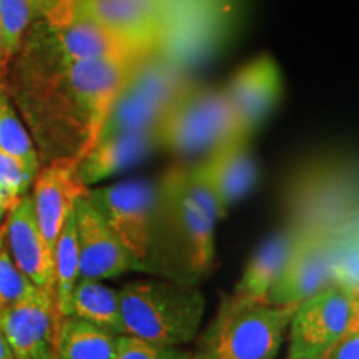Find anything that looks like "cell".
<instances>
[{
    "label": "cell",
    "instance_id": "6da1fadb",
    "mask_svg": "<svg viewBox=\"0 0 359 359\" xmlns=\"http://www.w3.org/2000/svg\"><path fill=\"white\" fill-rule=\"evenodd\" d=\"M142 57L60 64L25 48L17 50L6 87L35 143L40 165L77 163L87 154Z\"/></svg>",
    "mask_w": 359,
    "mask_h": 359
},
{
    "label": "cell",
    "instance_id": "7a4b0ae2",
    "mask_svg": "<svg viewBox=\"0 0 359 359\" xmlns=\"http://www.w3.org/2000/svg\"><path fill=\"white\" fill-rule=\"evenodd\" d=\"M217 223L188 195L183 165L172 167L156 182L154 219L142 271L195 285L215 266Z\"/></svg>",
    "mask_w": 359,
    "mask_h": 359
},
{
    "label": "cell",
    "instance_id": "3957f363",
    "mask_svg": "<svg viewBox=\"0 0 359 359\" xmlns=\"http://www.w3.org/2000/svg\"><path fill=\"white\" fill-rule=\"evenodd\" d=\"M358 168L353 160L325 156L304 161L283 187L286 224L326 236L359 224Z\"/></svg>",
    "mask_w": 359,
    "mask_h": 359
},
{
    "label": "cell",
    "instance_id": "277c9868",
    "mask_svg": "<svg viewBox=\"0 0 359 359\" xmlns=\"http://www.w3.org/2000/svg\"><path fill=\"white\" fill-rule=\"evenodd\" d=\"M125 334L161 346L195 339L205 314V298L195 285L172 280L133 281L118 290Z\"/></svg>",
    "mask_w": 359,
    "mask_h": 359
},
{
    "label": "cell",
    "instance_id": "5b68a950",
    "mask_svg": "<svg viewBox=\"0 0 359 359\" xmlns=\"http://www.w3.org/2000/svg\"><path fill=\"white\" fill-rule=\"evenodd\" d=\"M298 304L264 299L238 302L224 296L217 316L201 334L193 359H275Z\"/></svg>",
    "mask_w": 359,
    "mask_h": 359
},
{
    "label": "cell",
    "instance_id": "8992f818",
    "mask_svg": "<svg viewBox=\"0 0 359 359\" xmlns=\"http://www.w3.org/2000/svg\"><path fill=\"white\" fill-rule=\"evenodd\" d=\"M154 132L156 148L180 158L205 156L224 142L245 138L223 87L195 83L170 103Z\"/></svg>",
    "mask_w": 359,
    "mask_h": 359
},
{
    "label": "cell",
    "instance_id": "52a82bcc",
    "mask_svg": "<svg viewBox=\"0 0 359 359\" xmlns=\"http://www.w3.org/2000/svg\"><path fill=\"white\" fill-rule=\"evenodd\" d=\"M190 85L182 65L161 55L158 50L147 53L130 72L98 137L155 130L170 103Z\"/></svg>",
    "mask_w": 359,
    "mask_h": 359
},
{
    "label": "cell",
    "instance_id": "ba28073f",
    "mask_svg": "<svg viewBox=\"0 0 359 359\" xmlns=\"http://www.w3.org/2000/svg\"><path fill=\"white\" fill-rule=\"evenodd\" d=\"M359 321V296L327 285L298 303L288 326V356L325 359Z\"/></svg>",
    "mask_w": 359,
    "mask_h": 359
},
{
    "label": "cell",
    "instance_id": "9c48e42d",
    "mask_svg": "<svg viewBox=\"0 0 359 359\" xmlns=\"http://www.w3.org/2000/svg\"><path fill=\"white\" fill-rule=\"evenodd\" d=\"M85 195L132 255L137 271H142L154 219L156 183L128 180L88 188Z\"/></svg>",
    "mask_w": 359,
    "mask_h": 359
},
{
    "label": "cell",
    "instance_id": "30bf717a",
    "mask_svg": "<svg viewBox=\"0 0 359 359\" xmlns=\"http://www.w3.org/2000/svg\"><path fill=\"white\" fill-rule=\"evenodd\" d=\"M327 285H331L327 236L309 228H296L288 258L264 302L278 306L298 304Z\"/></svg>",
    "mask_w": 359,
    "mask_h": 359
},
{
    "label": "cell",
    "instance_id": "8fae6325",
    "mask_svg": "<svg viewBox=\"0 0 359 359\" xmlns=\"http://www.w3.org/2000/svg\"><path fill=\"white\" fill-rule=\"evenodd\" d=\"M223 92L235 111L241 133L250 140L281 100L280 67L271 55L262 53L238 69Z\"/></svg>",
    "mask_w": 359,
    "mask_h": 359
},
{
    "label": "cell",
    "instance_id": "7c38bea8",
    "mask_svg": "<svg viewBox=\"0 0 359 359\" xmlns=\"http://www.w3.org/2000/svg\"><path fill=\"white\" fill-rule=\"evenodd\" d=\"M80 280H110L137 269L132 255L107 224L87 195L74 206Z\"/></svg>",
    "mask_w": 359,
    "mask_h": 359
},
{
    "label": "cell",
    "instance_id": "4fadbf2b",
    "mask_svg": "<svg viewBox=\"0 0 359 359\" xmlns=\"http://www.w3.org/2000/svg\"><path fill=\"white\" fill-rule=\"evenodd\" d=\"M55 325L53 298L42 288L0 309V331L15 359H50Z\"/></svg>",
    "mask_w": 359,
    "mask_h": 359
},
{
    "label": "cell",
    "instance_id": "5bb4252c",
    "mask_svg": "<svg viewBox=\"0 0 359 359\" xmlns=\"http://www.w3.org/2000/svg\"><path fill=\"white\" fill-rule=\"evenodd\" d=\"M85 15L140 52L160 50L163 19L160 0H77Z\"/></svg>",
    "mask_w": 359,
    "mask_h": 359
},
{
    "label": "cell",
    "instance_id": "9a60e30c",
    "mask_svg": "<svg viewBox=\"0 0 359 359\" xmlns=\"http://www.w3.org/2000/svg\"><path fill=\"white\" fill-rule=\"evenodd\" d=\"M13 263L35 286L53 298V257L40 231L32 196H20L8 210L2 226Z\"/></svg>",
    "mask_w": 359,
    "mask_h": 359
},
{
    "label": "cell",
    "instance_id": "2e32d148",
    "mask_svg": "<svg viewBox=\"0 0 359 359\" xmlns=\"http://www.w3.org/2000/svg\"><path fill=\"white\" fill-rule=\"evenodd\" d=\"M32 201L37 222L45 243L52 257L55 251L57 238L60 235L67 217L74 210L79 196L87 193L75 175V161H53L47 163L34 178Z\"/></svg>",
    "mask_w": 359,
    "mask_h": 359
},
{
    "label": "cell",
    "instance_id": "e0dca14e",
    "mask_svg": "<svg viewBox=\"0 0 359 359\" xmlns=\"http://www.w3.org/2000/svg\"><path fill=\"white\" fill-rule=\"evenodd\" d=\"M196 167L212 185L224 213L253 190L259 177L257 158L250 140L245 138H235L213 148Z\"/></svg>",
    "mask_w": 359,
    "mask_h": 359
},
{
    "label": "cell",
    "instance_id": "ac0fdd59",
    "mask_svg": "<svg viewBox=\"0 0 359 359\" xmlns=\"http://www.w3.org/2000/svg\"><path fill=\"white\" fill-rule=\"evenodd\" d=\"M156 150L154 130L98 137L90 150L75 163V175L85 188L133 167Z\"/></svg>",
    "mask_w": 359,
    "mask_h": 359
},
{
    "label": "cell",
    "instance_id": "d6986e66",
    "mask_svg": "<svg viewBox=\"0 0 359 359\" xmlns=\"http://www.w3.org/2000/svg\"><path fill=\"white\" fill-rule=\"evenodd\" d=\"M296 236V228L286 224L280 231L268 238L246 263L240 280L230 296L238 302L264 299L271 285L280 275L283 264L288 258Z\"/></svg>",
    "mask_w": 359,
    "mask_h": 359
},
{
    "label": "cell",
    "instance_id": "ffe728a7",
    "mask_svg": "<svg viewBox=\"0 0 359 359\" xmlns=\"http://www.w3.org/2000/svg\"><path fill=\"white\" fill-rule=\"evenodd\" d=\"M116 336L82 318L69 314L53 331V354L60 359H111Z\"/></svg>",
    "mask_w": 359,
    "mask_h": 359
},
{
    "label": "cell",
    "instance_id": "44dd1931",
    "mask_svg": "<svg viewBox=\"0 0 359 359\" xmlns=\"http://www.w3.org/2000/svg\"><path fill=\"white\" fill-rule=\"evenodd\" d=\"M70 314L115 336L125 334L118 290L98 280H80L72 293Z\"/></svg>",
    "mask_w": 359,
    "mask_h": 359
},
{
    "label": "cell",
    "instance_id": "7402d4cb",
    "mask_svg": "<svg viewBox=\"0 0 359 359\" xmlns=\"http://www.w3.org/2000/svg\"><path fill=\"white\" fill-rule=\"evenodd\" d=\"M80 281L77 231H75L74 210L67 217L60 235L57 238L53 251V306L57 323L60 318L69 316L72 293Z\"/></svg>",
    "mask_w": 359,
    "mask_h": 359
},
{
    "label": "cell",
    "instance_id": "603a6c76",
    "mask_svg": "<svg viewBox=\"0 0 359 359\" xmlns=\"http://www.w3.org/2000/svg\"><path fill=\"white\" fill-rule=\"evenodd\" d=\"M0 151L15 156L35 175L42 167L32 137L8 95L6 80H0Z\"/></svg>",
    "mask_w": 359,
    "mask_h": 359
},
{
    "label": "cell",
    "instance_id": "cb8c5ba5",
    "mask_svg": "<svg viewBox=\"0 0 359 359\" xmlns=\"http://www.w3.org/2000/svg\"><path fill=\"white\" fill-rule=\"evenodd\" d=\"M331 285L359 296V224L327 236Z\"/></svg>",
    "mask_w": 359,
    "mask_h": 359
},
{
    "label": "cell",
    "instance_id": "d4e9b609",
    "mask_svg": "<svg viewBox=\"0 0 359 359\" xmlns=\"http://www.w3.org/2000/svg\"><path fill=\"white\" fill-rule=\"evenodd\" d=\"M48 0H0V25L6 45L13 57L29 27L39 19Z\"/></svg>",
    "mask_w": 359,
    "mask_h": 359
},
{
    "label": "cell",
    "instance_id": "484cf974",
    "mask_svg": "<svg viewBox=\"0 0 359 359\" xmlns=\"http://www.w3.org/2000/svg\"><path fill=\"white\" fill-rule=\"evenodd\" d=\"M37 288L13 263L0 226V309L27 298Z\"/></svg>",
    "mask_w": 359,
    "mask_h": 359
},
{
    "label": "cell",
    "instance_id": "4316f807",
    "mask_svg": "<svg viewBox=\"0 0 359 359\" xmlns=\"http://www.w3.org/2000/svg\"><path fill=\"white\" fill-rule=\"evenodd\" d=\"M111 359H191V351L178 346H161L137 336H116L115 354Z\"/></svg>",
    "mask_w": 359,
    "mask_h": 359
},
{
    "label": "cell",
    "instance_id": "83f0119b",
    "mask_svg": "<svg viewBox=\"0 0 359 359\" xmlns=\"http://www.w3.org/2000/svg\"><path fill=\"white\" fill-rule=\"evenodd\" d=\"M35 173L15 156L0 151V193L15 203L32 187Z\"/></svg>",
    "mask_w": 359,
    "mask_h": 359
},
{
    "label": "cell",
    "instance_id": "f1b7e54d",
    "mask_svg": "<svg viewBox=\"0 0 359 359\" xmlns=\"http://www.w3.org/2000/svg\"><path fill=\"white\" fill-rule=\"evenodd\" d=\"M327 359H359V321L354 323L348 333L336 343Z\"/></svg>",
    "mask_w": 359,
    "mask_h": 359
},
{
    "label": "cell",
    "instance_id": "f546056e",
    "mask_svg": "<svg viewBox=\"0 0 359 359\" xmlns=\"http://www.w3.org/2000/svg\"><path fill=\"white\" fill-rule=\"evenodd\" d=\"M11 62H12V55L6 45V39H4V32H2V25H0V80L7 79V70H8V65H11Z\"/></svg>",
    "mask_w": 359,
    "mask_h": 359
},
{
    "label": "cell",
    "instance_id": "4dcf8cb0",
    "mask_svg": "<svg viewBox=\"0 0 359 359\" xmlns=\"http://www.w3.org/2000/svg\"><path fill=\"white\" fill-rule=\"evenodd\" d=\"M0 359H15L11 346H8L6 336L2 334V331H0Z\"/></svg>",
    "mask_w": 359,
    "mask_h": 359
},
{
    "label": "cell",
    "instance_id": "1f68e13d",
    "mask_svg": "<svg viewBox=\"0 0 359 359\" xmlns=\"http://www.w3.org/2000/svg\"><path fill=\"white\" fill-rule=\"evenodd\" d=\"M13 203L11 200H7L6 196L2 195V193H0V226H2V223H4V219H6V217H7V213H8V210H11V206H12Z\"/></svg>",
    "mask_w": 359,
    "mask_h": 359
},
{
    "label": "cell",
    "instance_id": "d6a6232c",
    "mask_svg": "<svg viewBox=\"0 0 359 359\" xmlns=\"http://www.w3.org/2000/svg\"><path fill=\"white\" fill-rule=\"evenodd\" d=\"M286 359H304V358H291V356H288ZM325 359H327V358H325Z\"/></svg>",
    "mask_w": 359,
    "mask_h": 359
},
{
    "label": "cell",
    "instance_id": "836d02e7",
    "mask_svg": "<svg viewBox=\"0 0 359 359\" xmlns=\"http://www.w3.org/2000/svg\"><path fill=\"white\" fill-rule=\"evenodd\" d=\"M50 359H60V358H57V356H55V354H53V356H52Z\"/></svg>",
    "mask_w": 359,
    "mask_h": 359
},
{
    "label": "cell",
    "instance_id": "e575fe53",
    "mask_svg": "<svg viewBox=\"0 0 359 359\" xmlns=\"http://www.w3.org/2000/svg\"><path fill=\"white\" fill-rule=\"evenodd\" d=\"M191 359H193V356H191Z\"/></svg>",
    "mask_w": 359,
    "mask_h": 359
}]
</instances>
